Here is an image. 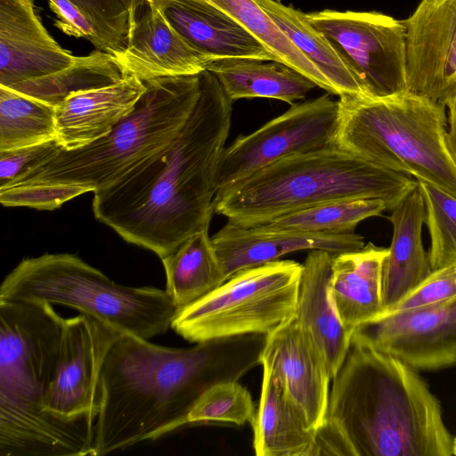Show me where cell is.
<instances>
[{
	"label": "cell",
	"mask_w": 456,
	"mask_h": 456,
	"mask_svg": "<svg viewBox=\"0 0 456 456\" xmlns=\"http://www.w3.org/2000/svg\"><path fill=\"white\" fill-rule=\"evenodd\" d=\"M200 92L185 124L162 151L94 192L95 218L123 240L162 258L209 228L216 167L232 125V101L216 76L200 73Z\"/></svg>",
	"instance_id": "cell-1"
},
{
	"label": "cell",
	"mask_w": 456,
	"mask_h": 456,
	"mask_svg": "<svg viewBox=\"0 0 456 456\" xmlns=\"http://www.w3.org/2000/svg\"><path fill=\"white\" fill-rule=\"evenodd\" d=\"M265 335L248 334L172 348L121 334L101 375L94 456L156 439L183 425L216 384L239 381L260 364Z\"/></svg>",
	"instance_id": "cell-2"
},
{
	"label": "cell",
	"mask_w": 456,
	"mask_h": 456,
	"mask_svg": "<svg viewBox=\"0 0 456 456\" xmlns=\"http://www.w3.org/2000/svg\"><path fill=\"white\" fill-rule=\"evenodd\" d=\"M317 436L318 455H452L440 402L417 370L354 332Z\"/></svg>",
	"instance_id": "cell-3"
},
{
	"label": "cell",
	"mask_w": 456,
	"mask_h": 456,
	"mask_svg": "<svg viewBox=\"0 0 456 456\" xmlns=\"http://www.w3.org/2000/svg\"><path fill=\"white\" fill-rule=\"evenodd\" d=\"M133 110L106 135L80 148H60L9 186L4 207L53 210L88 191L106 189L175 140L200 92V74L143 81Z\"/></svg>",
	"instance_id": "cell-4"
},
{
	"label": "cell",
	"mask_w": 456,
	"mask_h": 456,
	"mask_svg": "<svg viewBox=\"0 0 456 456\" xmlns=\"http://www.w3.org/2000/svg\"><path fill=\"white\" fill-rule=\"evenodd\" d=\"M64 320L48 303L0 300V456H94L97 416L44 405Z\"/></svg>",
	"instance_id": "cell-5"
},
{
	"label": "cell",
	"mask_w": 456,
	"mask_h": 456,
	"mask_svg": "<svg viewBox=\"0 0 456 456\" xmlns=\"http://www.w3.org/2000/svg\"><path fill=\"white\" fill-rule=\"evenodd\" d=\"M337 143L281 159L216 191L214 212L252 226L325 202L379 199L392 210L416 186Z\"/></svg>",
	"instance_id": "cell-6"
},
{
	"label": "cell",
	"mask_w": 456,
	"mask_h": 456,
	"mask_svg": "<svg viewBox=\"0 0 456 456\" xmlns=\"http://www.w3.org/2000/svg\"><path fill=\"white\" fill-rule=\"evenodd\" d=\"M336 143L456 198L445 106L409 91L384 98L343 94Z\"/></svg>",
	"instance_id": "cell-7"
},
{
	"label": "cell",
	"mask_w": 456,
	"mask_h": 456,
	"mask_svg": "<svg viewBox=\"0 0 456 456\" xmlns=\"http://www.w3.org/2000/svg\"><path fill=\"white\" fill-rule=\"evenodd\" d=\"M0 300L71 307L121 334L146 340L164 334L179 312L166 289L116 283L67 253L23 259L4 279Z\"/></svg>",
	"instance_id": "cell-8"
},
{
	"label": "cell",
	"mask_w": 456,
	"mask_h": 456,
	"mask_svg": "<svg viewBox=\"0 0 456 456\" xmlns=\"http://www.w3.org/2000/svg\"><path fill=\"white\" fill-rule=\"evenodd\" d=\"M303 265L276 260L237 272L180 310L171 328L190 342L269 335L296 315Z\"/></svg>",
	"instance_id": "cell-9"
},
{
	"label": "cell",
	"mask_w": 456,
	"mask_h": 456,
	"mask_svg": "<svg viewBox=\"0 0 456 456\" xmlns=\"http://www.w3.org/2000/svg\"><path fill=\"white\" fill-rule=\"evenodd\" d=\"M306 18L354 72L365 96L384 98L408 91L403 20L376 12L334 10Z\"/></svg>",
	"instance_id": "cell-10"
},
{
	"label": "cell",
	"mask_w": 456,
	"mask_h": 456,
	"mask_svg": "<svg viewBox=\"0 0 456 456\" xmlns=\"http://www.w3.org/2000/svg\"><path fill=\"white\" fill-rule=\"evenodd\" d=\"M329 94L292 104L224 147L216 172V191L286 157L336 144L340 108Z\"/></svg>",
	"instance_id": "cell-11"
},
{
	"label": "cell",
	"mask_w": 456,
	"mask_h": 456,
	"mask_svg": "<svg viewBox=\"0 0 456 456\" xmlns=\"http://www.w3.org/2000/svg\"><path fill=\"white\" fill-rule=\"evenodd\" d=\"M120 335L86 314L65 319L54 376L44 403L45 410L68 418L98 416L102 365Z\"/></svg>",
	"instance_id": "cell-12"
},
{
	"label": "cell",
	"mask_w": 456,
	"mask_h": 456,
	"mask_svg": "<svg viewBox=\"0 0 456 456\" xmlns=\"http://www.w3.org/2000/svg\"><path fill=\"white\" fill-rule=\"evenodd\" d=\"M354 333L417 370L453 366L456 364V296L382 314L358 326Z\"/></svg>",
	"instance_id": "cell-13"
},
{
	"label": "cell",
	"mask_w": 456,
	"mask_h": 456,
	"mask_svg": "<svg viewBox=\"0 0 456 456\" xmlns=\"http://www.w3.org/2000/svg\"><path fill=\"white\" fill-rule=\"evenodd\" d=\"M403 21L408 91L443 103L456 87V0H421Z\"/></svg>",
	"instance_id": "cell-14"
},
{
	"label": "cell",
	"mask_w": 456,
	"mask_h": 456,
	"mask_svg": "<svg viewBox=\"0 0 456 456\" xmlns=\"http://www.w3.org/2000/svg\"><path fill=\"white\" fill-rule=\"evenodd\" d=\"M260 364L280 383L310 427L319 430L325 419L331 377L296 315L266 336Z\"/></svg>",
	"instance_id": "cell-15"
},
{
	"label": "cell",
	"mask_w": 456,
	"mask_h": 456,
	"mask_svg": "<svg viewBox=\"0 0 456 456\" xmlns=\"http://www.w3.org/2000/svg\"><path fill=\"white\" fill-rule=\"evenodd\" d=\"M74 59L48 33L33 0H0V86L53 74Z\"/></svg>",
	"instance_id": "cell-16"
},
{
	"label": "cell",
	"mask_w": 456,
	"mask_h": 456,
	"mask_svg": "<svg viewBox=\"0 0 456 456\" xmlns=\"http://www.w3.org/2000/svg\"><path fill=\"white\" fill-rule=\"evenodd\" d=\"M225 281L239 271L279 260L300 251L321 249L338 254L364 247L355 232L314 233L245 227L227 222L211 237Z\"/></svg>",
	"instance_id": "cell-17"
},
{
	"label": "cell",
	"mask_w": 456,
	"mask_h": 456,
	"mask_svg": "<svg viewBox=\"0 0 456 456\" xmlns=\"http://www.w3.org/2000/svg\"><path fill=\"white\" fill-rule=\"evenodd\" d=\"M115 57L126 76L142 81L198 75L211 60L181 37L154 2L131 21L126 46Z\"/></svg>",
	"instance_id": "cell-18"
},
{
	"label": "cell",
	"mask_w": 456,
	"mask_h": 456,
	"mask_svg": "<svg viewBox=\"0 0 456 456\" xmlns=\"http://www.w3.org/2000/svg\"><path fill=\"white\" fill-rule=\"evenodd\" d=\"M154 3L181 37L211 60L276 61L248 30L207 0H154Z\"/></svg>",
	"instance_id": "cell-19"
},
{
	"label": "cell",
	"mask_w": 456,
	"mask_h": 456,
	"mask_svg": "<svg viewBox=\"0 0 456 456\" xmlns=\"http://www.w3.org/2000/svg\"><path fill=\"white\" fill-rule=\"evenodd\" d=\"M145 89L142 80L127 76L109 86L69 94L56 107L60 146L77 149L106 135L133 110Z\"/></svg>",
	"instance_id": "cell-20"
},
{
	"label": "cell",
	"mask_w": 456,
	"mask_h": 456,
	"mask_svg": "<svg viewBox=\"0 0 456 456\" xmlns=\"http://www.w3.org/2000/svg\"><path fill=\"white\" fill-rule=\"evenodd\" d=\"M333 254L310 250L298 289L296 317L322 354L331 379L341 366L351 336L333 304L330 282Z\"/></svg>",
	"instance_id": "cell-21"
},
{
	"label": "cell",
	"mask_w": 456,
	"mask_h": 456,
	"mask_svg": "<svg viewBox=\"0 0 456 456\" xmlns=\"http://www.w3.org/2000/svg\"><path fill=\"white\" fill-rule=\"evenodd\" d=\"M388 219L393 235L382 265L384 313L432 273L422 241L426 206L419 184L392 209Z\"/></svg>",
	"instance_id": "cell-22"
},
{
	"label": "cell",
	"mask_w": 456,
	"mask_h": 456,
	"mask_svg": "<svg viewBox=\"0 0 456 456\" xmlns=\"http://www.w3.org/2000/svg\"><path fill=\"white\" fill-rule=\"evenodd\" d=\"M387 252L388 248L369 242L357 250L333 254L330 296L351 333L384 313L382 265Z\"/></svg>",
	"instance_id": "cell-23"
},
{
	"label": "cell",
	"mask_w": 456,
	"mask_h": 456,
	"mask_svg": "<svg viewBox=\"0 0 456 456\" xmlns=\"http://www.w3.org/2000/svg\"><path fill=\"white\" fill-rule=\"evenodd\" d=\"M250 424L257 456L318 455V430L310 427L280 383L265 371L258 407Z\"/></svg>",
	"instance_id": "cell-24"
},
{
	"label": "cell",
	"mask_w": 456,
	"mask_h": 456,
	"mask_svg": "<svg viewBox=\"0 0 456 456\" xmlns=\"http://www.w3.org/2000/svg\"><path fill=\"white\" fill-rule=\"evenodd\" d=\"M251 58L210 60L206 69L213 72L232 101L271 98L289 104L303 100L317 86L289 66L276 61Z\"/></svg>",
	"instance_id": "cell-25"
},
{
	"label": "cell",
	"mask_w": 456,
	"mask_h": 456,
	"mask_svg": "<svg viewBox=\"0 0 456 456\" xmlns=\"http://www.w3.org/2000/svg\"><path fill=\"white\" fill-rule=\"evenodd\" d=\"M208 229L192 233L175 251L160 258L167 277L166 291L179 311L225 281Z\"/></svg>",
	"instance_id": "cell-26"
},
{
	"label": "cell",
	"mask_w": 456,
	"mask_h": 456,
	"mask_svg": "<svg viewBox=\"0 0 456 456\" xmlns=\"http://www.w3.org/2000/svg\"><path fill=\"white\" fill-rule=\"evenodd\" d=\"M276 26L328 79L336 95L364 92L354 72L332 45L306 18V13L274 0H255Z\"/></svg>",
	"instance_id": "cell-27"
},
{
	"label": "cell",
	"mask_w": 456,
	"mask_h": 456,
	"mask_svg": "<svg viewBox=\"0 0 456 456\" xmlns=\"http://www.w3.org/2000/svg\"><path fill=\"white\" fill-rule=\"evenodd\" d=\"M126 77L114 54L95 50L75 56L73 62L60 71L8 87L56 108L73 93L109 86Z\"/></svg>",
	"instance_id": "cell-28"
},
{
	"label": "cell",
	"mask_w": 456,
	"mask_h": 456,
	"mask_svg": "<svg viewBox=\"0 0 456 456\" xmlns=\"http://www.w3.org/2000/svg\"><path fill=\"white\" fill-rule=\"evenodd\" d=\"M57 140L56 108L0 86V151Z\"/></svg>",
	"instance_id": "cell-29"
},
{
	"label": "cell",
	"mask_w": 456,
	"mask_h": 456,
	"mask_svg": "<svg viewBox=\"0 0 456 456\" xmlns=\"http://www.w3.org/2000/svg\"><path fill=\"white\" fill-rule=\"evenodd\" d=\"M387 209L379 199H352L314 205L252 227L314 233L353 232L356 225ZM251 227V226H245Z\"/></svg>",
	"instance_id": "cell-30"
},
{
	"label": "cell",
	"mask_w": 456,
	"mask_h": 456,
	"mask_svg": "<svg viewBox=\"0 0 456 456\" xmlns=\"http://www.w3.org/2000/svg\"><path fill=\"white\" fill-rule=\"evenodd\" d=\"M222 9L256 37L284 63L311 79L329 94L336 91L314 63L284 35L255 0H207Z\"/></svg>",
	"instance_id": "cell-31"
},
{
	"label": "cell",
	"mask_w": 456,
	"mask_h": 456,
	"mask_svg": "<svg viewBox=\"0 0 456 456\" xmlns=\"http://www.w3.org/2000/svg\"><path fill=\"white\" fill-rule=\"evenodd\" d=\"M417 182L426 206L431 269L456 265V198L429 183Z\"/></svg>",
	"instance_id": "cell-32"
},
{
	"label": "cell",
	"mask_w": 456,
	"mask_h": 456,
	"mask_svg": "<svg viewBox=\"0 0 456 456\" xmlns=\"http://www.w3.org/2000/svg\"><path fill=\"white\" fill-rule=\"evenodd\" d=\"M256 408L248 390L239 381L215 385L198 401L188 424L221 422L237 426L251 423Z\"/></svg>",
	"instance_id": "cell-33"
},
{
	"label": "cell",
	"mask_w": 456,
	"mask_h": 456,
	"mask_svg": "<svg viewBox=\"0 0 456 456\" xmlns=\"http://www.w3.org/2000/svg\"><path fill=\"white\" fill-rule=\"evenodd\" d=\"M71 1L92 22L108 53L115 55L125 48L130 28V13L121 0Z\"/></svg>",
	"instance_id": "cell-34"
},
{
	"label": "cell",
	"mask_w": 456,
	"mask_h": 456,
	"mask_svg": "<svg viewBox=\"0 0 456 456\" xmlns=\"http://www.w3.org/2000/svg\"><path fill=\"white\" fill-rule=\"evenodd\" d=\"M456 296V265L432 271L430 275L383 314L437 303Z\"/></svg>",
	"instance_id": "cell-35"
},
{
	"label": "cell",
	"mask_w": 456,
	"mask_h": 456,
	"mask_svg": "<svg viewBox=\"0 0 456 456\" xmlns=\"http://www.w3.org/2000/svg\"><path fill=\"white\" fill-rule=\"evenodd\" d=\"M61 148L57 140L0 151V189L18 180Z\"/></svg>",
	"instance_id": "cell-36"
},
{
	"label": "cell",
	"mask_w": 456,
	"mask_h": 456,
	"mask_svg": "<svg viewBox=\"0 0 456 456\" xmlns=\"http://www.w3.org/2000/svg\"><path fill=\"white\" fill-rule=\"evenodd\" d=\"M46 1L57 16L55 26L60 30L68 36L84 38L93 44L97 50L107 52L104 42L92 22L71 0Z\"/></svg>",
	"instance_id": "cell-37"
},
{
	"label": "cell",
	"mask_w": 456,
	"mask_h": 456,
	"mask_svg": "<svg viewBox=\"0 0 456 456\" xmlns=\"http://www.w3.org/2000/svg\"><path fill=\"white\" fill-rule=\"evenodd\" d=\"M443 104L449 111L446 143L449 152L456 164V87L445 97Z\"/></svg>",
	"instance_id": "cell-38"
},
{
	"label": "cell",
	"mask_w": 456,
	"mask_h": 456,
	"mask_svg": "<svg viewBox=\"0 0 456 456\" xmlns=\"http://www.w3.org/2000/svg\"><path fill=\"white\" fill-rule=\"evenodd\" d=\"M154 0H132L130 7V23Z\"/></svg>",
	"instance_id": "cell-39"
},
{
	"label": "cell",
	"mask_w": 456,
	"mask_h": 456,
	"mask_svg": "<svg viewBox=\"0 0 456 456\" xmlns=\"http://www.w3.org/2000/svg\"><path fill=\"white\" fill-rule=\"evenodd\" d=\"M121 1L124 3V4L129 10V13H130V7H131L132 0H121Z\"/></svg>",
	"instance_id": "cell-40"
},
{
	"label": "cell",
	"mask_w": 456,
	"mask_h": 456,
	"mask_svg": "<svg viewBox=\"0 0 456 456\" xmlns=\"http://www.w3.org/2000/svg\"><path fill=\"white\" fill-rule=\"evenodd\" d=\"M452 455H456V437L452 441Z\"/></svg>",
	"instance_id": "cell-41"
},
{
	"label": "cell",
	"mask_w": 456,
	"mask_h": 456,
	"mask_svg": "<svg viewBox=\"0 0 456 456\" xmlns=\"http://www.w3.org/2000/svg\"><path fill=\"white\" fill-rule=\"evenodd\" d=\"M274 1L281 3V0H274Z\"/></svg>",
	"instance_id": "cell-42"
}]
</instances>
